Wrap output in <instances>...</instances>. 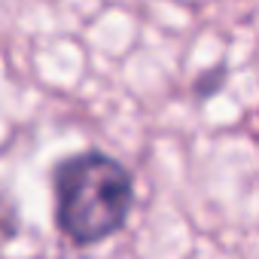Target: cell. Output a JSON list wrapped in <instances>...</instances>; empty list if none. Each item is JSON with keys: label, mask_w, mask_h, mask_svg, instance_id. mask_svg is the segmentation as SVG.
Segmentation results:
<instances>
[{"label": "cell", "mask_w": 259, "mask_h": 259, "mask_svg": "<svg viewBox=\"0 0 259 259\" xmlns=\"http://www.w3.org/2000/svg\"><path fill=\"white\" fill-rule=\"evenodd\" d=\"M19 235V207L10 201L7 192H0V247L10 244Z\"/></svg>", "instance_id": "cell-2"}, {"label": "cell", "mask_w": 259, "mask_h": 259, "mask_svg": "<svg viewBox=\"0 0 259 259\" xmlns=\"http://www.w3.org/2000/svg\"><path fill=\"white\" fill-rule=\"evenodd\" d=\"M223 76H226V67H217L213 73H210V70H207V73H201V79L195 82V95H198V98L217 95V92H220V82H223Z\"/></svg>", "instance_id": "cell-3"}, {"label": "cell", "mask_w": 259, "mask_h": 259, "mask_svg": "<svg viewBox=\"0 0 259 259\" xmlns=\"http://www.w3.org/2000/svg\"><path fill=\"white\" fill-rule=\"evenodd\" d=\"M55 229L73 247H95L125 229L135 207V177L119 159L82 150L52 165Z\"/></svg>", "instance_id": "cell-1"}, {"label": "cell", "mask_w": 259, "mask_h": 259, "mask_svg": "<svg viewBox=\"0 0 259 259\" xmlns=\"http://www.w3.org/2000/svg\"><path fill=\"white\" fill-rule=\"evenodd\" d=\"M34 259H43V256H34Z\"/></svg>", "instance_id": "cell-4"}]
</instances>
